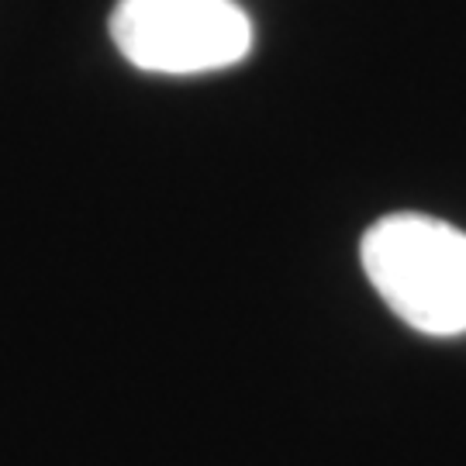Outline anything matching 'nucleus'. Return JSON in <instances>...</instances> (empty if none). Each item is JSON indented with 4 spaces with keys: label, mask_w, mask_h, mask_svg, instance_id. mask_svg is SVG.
Returning <instances> with one entry per match:
<instances>
[{
    "label": "nucleus",
    "mask_w": 466,
    "mask_h": 466,
    "mask_svg": "<svg viewBox=\"0 0 466 466\" xmlns=\"http://www.w3.org/2000/svg\"><path fill=\"white\" fill-rule=\"evenodd\" d=\"M363 269L421 335L466 332V235L429 215H390L363 235Z\"/></svg>",
    "instance_id": "obj_1"
},
{
    "label": "nucleus",
    "mask_w": 466,
    "mask_h": 466,
    "mask_svg": "<svg viewBox=\"0 0 466 466\" xmlns=\"http://www.w3.org/2000/svg\"><path fill=\"white\" fill-rule=\"evenodd\" d=\"M111 38L146 73L194 76L246 59L252 25L235 0H117Z\"/></svg>",
    "instance_id": "obj_2"
}]
</instances>
